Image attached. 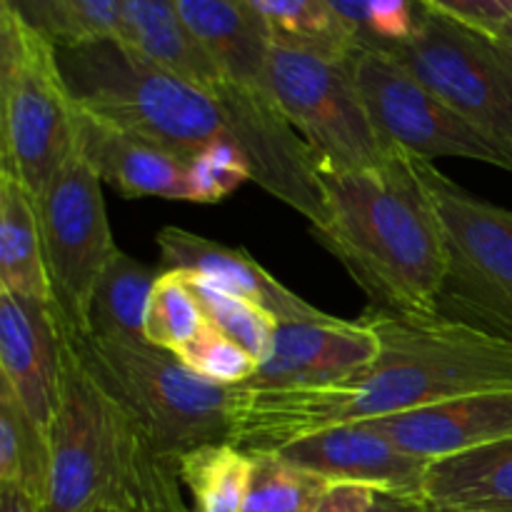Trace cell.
<instances>
[{
  "label": "cell",
  "mask_w": 512,
  "mask_h": 512,
  "mask_svg": "<svg viewBox=\"0 0 512 512\" xmlns=\"http://www.w3.org/2000/svg\"><path fill=\"white\" fill-rule=\"evenodd\" d=\"M328 483H353L375 493L420 498L430 463L413 458L368 423H348L273 450Z\"/></svg>",
  "instance_id": "obj_14"
},
{
  "label": "cell",
  "mask_w": 512,
  "mask_h": 512,
  "mask_svg": "<svg viewBox=\"0 0 512 512\" xmlns=\"http://www.w3.org/2000/svg\"><path fill=\"white\" fill-rule=\"evenodd\" d=\"M180 485L183 483H180L178 475L163 480L155 488H150L130 512H193L180 495Z\"/></svg>",
  "instance_id": "obj_35"
},
{
  "label": "cell",
  "mask_w": 512,
  "mask_h": 512,
  "mask_svg": "<svg viewBox=\"0 0 512 512\" xmlns=\"http://www.w3.org/2000/svg\"><path fill=\"white\" fill-rule=\"evenodd\" d=\"M155 243L160 250V270H180L225 293L250 300L268 310L278 323L318 320L325 315L308 300L285 288L245 248H230V245L203 238L185 228H175V225L160 230L155 235Z\"/></svg>",
  "instance_id": "obj_15"
},
{
  "label": "cell",
  "mask_w": 512,
  "mask_h": 512,
  "mask_svg": "<svg viewBox=\"0 0 512 512\" xmlns=\"http://www.w3.org/2000/svg\"><path fill=\"white\" fill-rule=\"evenodd\" d=\"M118 13L120 38L145 58L215 95L228 85L190 35L175 0H118Z\"/></svg>",
  "instance_id": "obj_20"
},
{
  "label": "cell",
  "mask_w": 512,
  "mask_h": 512,
  "mask_svg": "<svg viewBox=\"0 0 512 512\" xmlns=\"http://www.w3.org/2000/svg\"><path fill=\"white\" fill-rule=\"evenodd\" d=\"M190 283H193V290L198 295L200 308H203L210 328L228 335L230 340L243 345L258 363H265L273 353L278 320L260 305L238 298L233 293H225V290L215 288L205 280L190 275Z\"/></svg>",
  "instance_id": "obj_28"
},
{
  "label": "cell",
  "mask_w": 512,
  "mask_h": 512,
  "mask_svg": "<svg viewBox=\"0 0 512 512\" xmlns=\"http://www.w3.org/2000/svg\"><path fill=\"white\" fill-rule=\"evenodd\" d=\"M375 490L353 483H333L315 512H370Z\"/></svg>",
  "instance_id": "obj_34"
},
{
  "label": "cell",
  "mask_w": 512,
  "mask_h": 512,
  "mask_svg": "<svg viewBox=\"0 0 512 512\" xmlns=\"http://www.w3.org/2000/svg\"><path fill=\"white\" fill-rule=\"evenodd\" d=\"M178 478L193 512H243L255 458L233 443H208L178 460Z\"/></svg>",
  "instance_id": "obj_23"
},
{
  "label": "cell",
  "mask_w": 512,
  "mask_h": 512,
  "mask_svg": "<svg viewBox=\"0 0 512 512\" xmlns=\"http://www.w3.org/2000/svg\"><path fill=\"white\" fill-rule=\"evenodd\" d=\"M0 512H43V505L23 490L0 488Z\"/></svg>",
  "instance_id": "obj_38"
},
{
  "label": "cell",
  "mask_w": 512,
  "mask_h": 512,
  "mask_svg": "<svg viewBox=\"0 0 512 512\" xmlns=\"http://www.w3.org/2000/svg\"><path fill=\"white\" fill-rule=\"evenodd\" d=\"M208 328L200 300L188 273L163 270L150 293L145 338L150 345L178 355Z\"/></svg>",
  "instance_id": "obj_26"
},
{
  "label": "cell",
  "mask_w": 512,
  "mask_h": 512,
  "mask_svg": "<svg viewBox=\"0 0 512 512\" xmlns=\"http://www.w3.org/2000/svg\"><path fill=\"white\" fill-rule=\"evenodd\" d=\"M65 25V43L85 38H120L118 0H55Z\"/></svg>",
  "instance_id": "obj_32"
},
{
  "label": "cell",
  "mask_w": 512,
  "mask_h": 512,
  "mask_svg": "<svg viewBox=\"0 0 512 512\" xmlns=\"http://www.w3.org/2000/svg\"><path fill=\"white\" fill-rule=\"evenodd\" d=\"M420 500L430 512H512V438L430 463Z\"/></svg>",
  "instance_id": "obj_19"
},
{
  "label": "cell",
  "mask_w": 512,
  "mask_h": 512,
  "mask_svg": "<svg viewBox=\"0 0 512 512\" xmlns=\"http://www.w3.org/2000/svg\"><path fill=\"white\" fill-rule=\"evenodd\" d=\"M425 10L500 40L512 23V0H418Z\"/></svg>",
  "instance_id": "obj_31"
},
{
  "label": "cell",
  "mask_w": 512,
  "mask_h": 512,
  "mask_svg": "<svg viewBox=\"0 0 512 512\" xmlns=\"http://www.w3.org/2000/svg\"><path fill=\"white\" fill-rule=\"evenodd\" d=\"M0 290L53 305L38 200L10 173H0Z\"/></svg>",
  "instance_id": "obj_21"
},
{
  "label": "cell",
  "mask_w": 512,
  "mask_h": 512,
  "mask_svg": "<svg viewBox=\"0 0 512 512\" xmlns=\"http://www.w3.org/2000/svg\"><path fill=\"white\" fill-rule=\"evenodd\" d=\"M250 180V165L233 140H215L188 163V203L215 205Z\"/></svg>",
  "instance_id": "obj_29"
},
{
  "label": "cell",
  "mask_w": 512,
  "mask_h": 512,
  "mask_svg": "<svg viewBox=\"0 0 512 512\" xmlns=\"http://www.w3.org/2000/svg\"><path fill=\"white\" fill-rule=\"evenodd\" d=\"M63 348L53 305L0 290V385L48 433L60 403Z\"/></svg>",
  "instance_id": "obj_13"
},
{
  "label": "cell",
  "mask_w": 512,
  "mask_h": 512,
  "mask_svg": "<svg viewBox=\"0 0 512 512\" xmlns=\"http://www.w3.org/2000/svg\"><path fill=\"white\" fill-rule=\"evenodd\" d=\"M175 5L225 83L268 95L265 68L273 40L250 0H175Z\"/></svg>",
  "instance_id": "obj_18"
},
{
  "label": "cell",
  "mask_w": 512,
  "mask_h": 512,
  "mask_svg": "<svg viewBox=\"0 0 512 512\" xmlns=\"http://www.w3.org/2000/svg\"><path fill=\"white\" fill-rule=\"evenodd\" d=\"M365 423L413 458L435 463L512 438V390L468 395Z\"/></svg>",
  "instance_id": "obj_16"
},
{
  "label": "cell",
  "mask_w": 512,
  "mask_h": 512,
  "mask_svg": "<svg viewBox=\"0 0 512 512\" xmlns=\"http://www.w3.org/2000/svg\"><path fill=\"white\" fill-rule=\"evenodd\" d=\"M160 273L163 270L150 268L118 250L90 300L88 335L110 343L148 345L145 315Z\"/></svg>",
  "instance_id": "obj_22"
},
{
  "label": "cell",
  "mask_w": 512,
  "mask_h": 512,
  "mask_svg": "<svg viewBox=\"0 0 512 512\" xmlns=\"http://www.w3.org/2000/svg\"><path fill=\"white\" fill-rule=\"evenodd\" d=\"M265 88L305 140L320 175L378 168L398 153L375 128L353 80L350 58L338 60L273 43Z\"/></svg>",
  "instance_id": "obj_7"
},
{
  "label": "cell",
  "mask_w": 512,
  "mask_h": 512,
  "mask_svg": "<svg viewBox=\"0 0 512 512\" xmlns=\"http://www.w3.org/2000/svg\"><path fill=\"white\" fill-rule=\"evenodd\" d=\"M378 358L345 383L308 390L233 388L230 443L248 453L278 450L335 428L413 413L468 395L512 390V338L445 313L373 308Z\"/></svg>",
  "instance_id": "obj_1"
},
{
  "label": "cell",
  "mask_w": 512,
  "mask_h": 512,
  "mask_svg": "<svg viewBox=\"0 0 512 512\" xmlns=\"http://www.w3.org/2000/svg\"><path fill=\"white\" fill-rule=\"evenodd\" d=\"M98 512H120V510H98Z\"/></svg>",
  "instance_id": "obj_40"
},
{
  "label": "cell",
  "mask_w": 512,
  "mask_h": 512,
  "mask_svg": "<svg viewBox=\"0 0 512 512\" xmlns=\"http://www.w3.org/2000/svg\"><path fill=\"white\" fill-rule=\"evenodd\" d=\"M0 5L18 13L30 28L43 33L53 43H65V25L55 0H0Z\"/></svg>",
  "instance_id": "obj_33"
},
{
  "label": "cell",
  "mask_w": 512,
  "mask_h": 512,
  "mask_svg": "<svg viewBox=\"0 0 512 512\" xmlns=\"http://www.w3.org/2000/svg\"><path fill=\"white\" fill-rule=\"evenodd\" d=\"M328 3L338 13V18L348 25L350 33L358 38L360 48H365V43H368V18L373 0H328Z\"/></svg>",
  "instance_id": "obj_36"
},
{
  "label": "cell",
  "mask_w": 512,
  "mask_h": 512,
  "mask_svg": "<svg viewBox=\"0 0 512 512\" xmlns=\"http://www.w3.org/2000/svg\"><path fill=\"white\" fill-rule=\"evenodd\" d=\"M253 458V478L243 512H315L333 485L273 450H260Z\"/></svg>",
  "instance_id": "obj_27"
},
{
  "label": "cell",
  "mask_w": 512,
  "mask_h": 512,
  "mask_svg": "<svg viewBox=\"0 0 512 512\" xmlns=\"http://www.w3.org/2000/svg\"><path fill=\"white\" fill-rule=\"evenodd\" d=\"M50 483V433L0 385V488L23 490L45 505Z\"/></svg>",
  "instance_id": "obj_25"
},
{
  "label": "cell",
  "mask_w": 512,
  "mask_h": 512,
  "mask_svg": "<svg viewBox=\"0 0 512 512\" xmlns=\"http://www.w3.org/2000/svg\"><path fill=\"white\" fill-rule=\"evenodd\" d=\"M100 183L98 170L75 145L70 158L35 198L55 318L60 328L78 335L88 333L90 300L120 250L110 230Z\"/></svg>",
  "instance_id": "obj_9"
},
{
  "label": "cell",
  "mask_w": 512,
  "mask_h": 512,
  "mask_svg": "<svg viewBox=\"0 0 512 512\" xmlns=\"http://www.w3.org/2000/svg\"><path fill=\"white\" fill-rule=\"evenodd\" d=\"M448 250L440 313L512 338V210L468 193L420 158Z\"/></svg>",
  "instance_id": "obj_8"
},
{
  "label": "cell",
  "mask_w": 512,
  "mask_h": 512,
  "mask_svg": "<svg viewBox=\"0 0 512 512\" xmlns=\"http://www.w3.org/2000/svg\"><path fill=\"white\" fill-rule=\"evenodd\" d=\"M370 512H430V508L420 498H410V495L375 493Z\"/></svg>",
  "instance_id": "obj_37"
},
{
  "label": "cell",
  "mask_w": 512,
  "mask_h": 512,
  "mask_svg": "<svg viewBox=\"0 0 512 512\" xmlns=\"http://www.w3.org/2000/svg\"><path fill=\"white\" fill-rule=\"evenodd\" d=\"M500 43H503L505 48H508V50H512V23H510V28L505 30V35H503V38H500Z\"/></svg>",
  "instance_id": "obj_39"
},
{
  "label": "cell",
  "mask_w": 512,
  "mask_h": 512,
  "mask_svg": "<svg viewBox=\"0 0 512 512\" xmlns=\"http://www.w3.org/2000/svg\"><path fill=\"white\" fill-rule=\"evenodd\" d=\"M63 335L95 383L135 420L163 458L178 460L200 445L230 443L233 388L208 383L178 355L150 343H110L68 330Z\"/></svg>",
  "instance_id": "obj_5"
},
{
  "label": "cell",
  "mask_w": 512,
  "mask_h": 512,
  "mask_svg": "<svg viewBox=\"0 0 512 512\" xmlns=\"http://www.w3.org/2000/svg\"><path fill=\"white\" fill-rule=\"evenodd\" d=\"M75 103V100H73ZM75 145L125 198L188 200V163L75 105Z\"/></svg>",
  "instance_id": "obj_17"
},
{
  "label": "cell",
  "mask_w": 512,
  "mask_h": 512,
  "mask_svg": "<svg viewBox=\"0 0 512 512\" xmlns=\"http://www.w3.org/2000/svg\"><path fill=\"white\" fill-rule=\"evenodd\" d=\"M328 218L313 235L373 308L440 313L448 250L420 158L398 153L378 168L320 175Z\"/></svg>",
  "instance_id": "obj_2"
},
{
  "label": "cell",
  "mask_w": 512,
  "mask_h": 512,
  "mask_svg": "<svg viewBox=\"0 0 512 512\" xmlns=\"http://www.w3.org/2000/svg\"><path fill=\"white\" fill-rule=\"evenodd\" d=\"M388 53L512 163V50L425 10L413 38Z\"/></svg>",
  "instance_id": "obj_10"
},
{
  "label": "cell",
  "mask_w": 512,
  "mask_h": 512,
  "mask_svg": "<svg viewBox=\"0 0 512 512\" xmlns=\"http://www.w3.org/2000/svg\"><path fill=\"white\" fill-rule=\"evenodd\" d=\"M268 28L270 40L288 48L348 60L360 50L358 38L338 18L328 0H250Z\"/></svg>",
  "instance_id": "obj_24"
},
{
  "label": "cell",
  "mask_w": 512,
  "mask_h": 512,
  "mask_svg": "<svg viewBox=\"0 0 512 512\" xmlns=\"http://www.w3.org/2000/svg\"><path fill=\"white\" fill-rule=\"evenodd\" d=\"M75 105L190 163L215 140H233V115L215 95L145 58L123 38L55 43Z\"/></svg>",
  "instance_id": "obj_4"
},
{
  "label": "cell",
  "mask_w": 512,
  "mask_h": 512,
  "mask_svg": "<svg viewBox=\"0 0 512 512\" xmlns=\"http://www.w3.org/2000/svg\"><path fill=\"white\" fill-rule=\"evenodd\" d=\"M75 113L53 40L0 5V173L38 198L75 150Z\"/></svg>",
  "instance_id": "obj_6"
},
{
  "label": "cell",
  "mask_w": 512,
  "mask_h": 512,
  "mask_svg": "<svg viewBox=\"0 0 512 512\" xmlns=\"http://www.w3.org/2000/svg\"><path fill=\"white\" fill-rule=\"evenodd\" d=\"M350 70L375 128L393 148L430 163L465 158L512 173L510 158L498 145L448 108L388 50L360 48L350 58Z\"/></svg>",
  "instance_id": "obj_11"
},
{
  "label": "cell",
  "mask_w": 512,
  "mask_h": 512,
  "mask_svg": "<svg viewBox=\"0 0 512 512\" xmlns=\"http://www.w3.org/2000/svg\"><path fill=\"white\" fill-rule=\"evenodd\" d=\"M378 335L365 318L278 323L273 353L243 385L255 390L330 388L363 373L378 358Z\"/></svg>",
  "instance_id": "obj_12"
},
{
  "label": "cell",
  "mask_w": 512,
  "mask_h": 512,
  "mask_svg": "<svg viewBox=\"0 0 512 512\" xmlns=\"http://www.w3.org/2000/svg\"><path fill=\"white\" fill-rule=\"evenodd\" d=\"M178 358L200 375L203 380L213 385H223V388H238L245 385L255 373H258L260 363L235 340L228 335L218 333L215 328H205L188 348L178 353Z\"/></svg>",
  "instance_id": "obj_30"
},
{
  "label": "cell",
  "mask_w": 512,
  "mask_h": 512,
  "mask_svg": "<svg viewBox=\"0 0 512 512\" xmlns=\"http://www.w3.org/2000/svg\"><path fill=\"white\" fill-rule=\"evenodd\" d=\"M63 343V385L50 428L43 512H130L150 488L178 475V463L163 458L95 383L65 335Z\"/></svg>",
  "instance_id": "obj_3"
}]
</instances>
